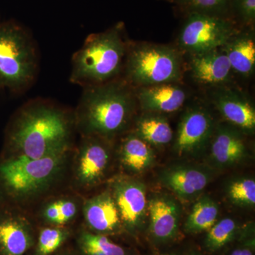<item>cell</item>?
Instances as JSON below:
<instances>
[{
    "label": "cell",
    "mask_w": 255,
    "mask_h": 255,
    "mask_svg": "<svg viewBox=\"0 0 255 255\" xmlns=\"http://www.w3.org/2000/svg\"><path fill=\"white\" fill-rule=\"evenodd\" d=\"M206 232L204 248L211 253L221 251L241 234L238 223L231 218L221 219Z\"/></svg>",
    "instance_id": "obj_24"
},
{
    "label": "cell",
    "mask_w": 255,
    "mask_h": 255,
    "mask_svg": "<svg viewBox=\"0 0 255 255\" xmlns=\"http://www.w3.org/2000/svg\"><path fill=\"white\" fill-rule=\"evenodd\" d=\"M82 209L85 223L91 232L108 236L117 234L124 229L110 191L87 199Z\"/></svg>",
    "instance_id": "obj_13"
},
{
    "label": "cell",
    "mask_w": 255,
    "mask_h": 255,
    "mask_svg": "<svg viewBox=\"0 0 255 255\" xmlns=\"http://www.w3.org/2000/svg\"><path fill=\"white\" fill-rule=\"evenodd\" d=\"M232 0H180L177 4L189 13L199 12L226 17Z\"/></svg>",
    "instance_id": "obj_27"
},
{
    "label": "cell",
    "mask_w": 255,
    "mask_h": 255,
    "mask_svg": "<svg viewBox=\"0 0 255 255\" xmlns=\"http://www.w3.org/2000/svg\"><path fill=\"white\" fill-rule=\"evenodd\" d=\"M77 244L81 255H130L126 248L114 243L108 236L91 231L79 233Z\"/></svg>",
    "instance_id": "obj_23"
},
{
    "label": "cell",
    "mask_w": 255,
    "mask_h": 255,
    "mask_svg": "<svg viewBox=\"0 0 255 255\" xmlns=\"http://www.w3.org/2000/svg\"><path fill=\"white\" fill-rule=\"evenodd\" d=\"M231 9L245 24L252 26L255 23V0H232Z\"/></svg>",
    "instance_id": "obj_29"
},
{
    "label": "cell",
    "mask_w": 255,
    "mask_h": 255,
    "mask_svg": "<svg viewBox=\"0 0 255 255\" xmlns=\"http://www.w3.org/2000/svg\"><path fill=\"white\" fill-rule=\"evenodd\" d=\"M219 213L217 204L209 196H203L193 206L184 224V231L188 234L209 231L217 222Z\"/></svg>",
    "instance_id": "obj_22"
},
{
    "label": "cell",
    "mask_w": 255,
    "mask_h": 255,
    "mask_svg": "<svg viewBox=\"0 0 255 255\" xmlns=\"http://www.w3.org/2000/svg\"><path fill=\"white\" fill-rule=\"evenodd\" d=\"M214 120L207 111L194 107L186 112L178 127L174 150L180 156L195 155L209 142Z\"/></svg>",
    "instance_id": "obj_10"
},
{
    "label": "cell",
    "mask_w": 255,
    "mask_h": 255,
    "mask_svg": "<svg viewBox=\"0 0 255 255\" xmlns=\"http://www.w3.org/2000/svg\"><path fill=\"white\" fill-rule=\"evenodd\" d=\"M70 232L65 227L49 226L38 233L33 255H53L68 239Z\"/></svg>",
    "instance_id": "obj_26"
},
{
    "label": "cell",
    "mask_w": 255,
    "mask_h": 255,
    "mask_svg": "<svg viewBox=\"0 0 255 255\" xmlns=\"http://www.w3.org/2000/svg\"><path fill=\"white\" fill-rule=\"evenodd\" d=\"M36 45L30 34L13 23H0V90L21 92L38 72Z\"/></svg>",
    "instance_id": "obj_5"
},
{
    "label": "cell",
    "mask_w": 255,
    "mask_h": 255,
    "mask_svg": "<svg viewBox=\"0 0 255 255\" xmlns=\"http://www.w3.org/2000/svg\"><path fill=\"white\" fill-rule=\"evenodd\" d=\"M34 245L33 230L22 215L0 206V255H24Z\"/></svg>",
    "instance_id": "obj_11"
},
{
    "label": "cell",
    "mask_w": 255,
    "mask_h": 255,
    "mask_svg": "<svg viewBox=\"0 0 255 255\" xmlns=\"http://www.w3.org/2000/svg\"><path fill=\"white\" fill-rule=\"evenodd\" d=\"M4 196L3 195L1 189H0V206H2L4 204Z\"/></svg>",
    "instance_id": "obj_31"
},
{
    "label": "cell",
    "mask_w": 255,
    "mask_h": 255,
    "mask_svg": "<svg viewBox=\"0 0 255 255\" xmlns=\"http://www.w3.org/2000/svg\"><path fill=\"white\" fill-rule=\"evenodd\" d=\"M150 216L148 233L156 246L167 244L176 239L180 223V208L172 198L156 196L147 202Z\"/></svg>",
    "instance_id": "obj_12"
},
{
    "label": "cell",
    "mask_w": 255,
    "mask_h": 255,
    "mask_svg": "<svg viewBox=\"0 0 255 255\" xmlns=\"http://www.w3.org/2000/svg\"><path fill=\"white\" fill-rule=\"evenodd\" d=\"M122 26L90 35L73 55L70 81L82 87L95 86L116 80L122 73L128 48Z\"/></svg>",
    "instance_id": "obj_3"
},
{
    "label": "cell",
    "mask_w": 255,
    "mask_h": 255,
    "mask_svg": "<svg viewBox=\"0 0 255 255\" xmlns=\"http://www.w3.org/2000/svg\"><path fill=\"white\" fill-rule=\"evenodd\" d=\"M227 56L233 71L251 76L255 68V40L253 31H238L221 48Z\"/></svg>",
    "instance_id": "obj_18"
},
{
    "label": "cell",
    "mask_w": 255,
    "mask_h": 255,
    "mask_svg": "<svg viewBox=\"0 0 255 255\" xmlns=\"http://www.w3.org/2000/svg\"><path fill=\"white\" fill-rule=\"evenodd\" d=\"M124 69L128 83L142 87L173 83L182 74L179 53L162 45H137L129 48Z\"/></svg>",
    "instance_id": "obj_6"
},
{
    "label": "cell",
    "mask_w": 255,
    "mask_h": 255,
    "mask_svg": "<svg viewBox=\"0 0 255 255\" xmlns=\"http://www.w3.org/2000/svg\"><path fill=\"white\" fill-rule=\"evenodd\" d=\"M110 192L118 209L124 229L135 236L143 228L147 216L145 186L137 179L121 177L114 179Z\"/></svg>",
    "instance_id": "obj_9"
},
{
    "label": "cell",
    "mask_w": 255,
    "mask_h": 255,
    "mask_svg": "<svg viewBox=\"0 0 255 255\" xmlns=\"http://www.w3.org/2000/svg\"><path fill=\"white\" fill-rule=\"evenodd\" d=\"M136 97L142 110L155 113H172L182 107L187 95L182 87L164 83L141 87Z\"/></svg>",
    "instance_id": "obj_16"
},
{
    "label": "cell",
    "mask_w": 255,
    "mask_h": 255,
    "mask_svg": "<svg viewBox=\"0 0 255 255\" xmlns=\"http://www.w3.org/2000/svg\"><path fill=\"white\" fill-rule=\"evenodd\" d=\"M134 133L149 145L156 146L167 145L173 138L169 122L159 115L144 116L139 118Z\"/></svg>",
    "instance_id": "obj_21"
},
{
    "label": "cell",
    "mask_w": 255,
    "mask_h": 255,
    "mask_svg": "<svg viewBox=\"0 0 255 255\" xmlns=\"http://www.w3.org/2000/svg\"><path fill=\"white\" fill-rule=\"evenodd\" d=\"M78 210V204L75 201L63 198L45 204L41 216L49 226L65 227L76 217Z\"/></svg>",
    "instance_id": "obj_25"
},
{
    "label": "cell",
    "mask_w": 255,
    "mask_h": 255,
    "mask_svg": "<svg viewBox=\"0 0 255 255\" xmlns=\"http://www.w3.org/2000/svg\"><path fill=\"white\" fill-rule=\"evenodd\" d=\"M119 157L124 168L133 173H140L152 165L155 155L148 143L135 133H130L121 142Z\"/></svg>",
    "instance_id": "obj_20"
},
{
    "label": "cell",
    "mask_w": 255,
    "mask_h": 255,
    "mask_svg": "<svg viewBox=\"0 0 255 255\" xmlns=\"http://www.w3.org/2000/svg\"><path fill=\"white\" fill-rule=\"evenodd\" d=\"M69 152L37 159L3 157L0 161V189L4 198L23 201L47 191L61 175Z\"/></svg>",
    "instance_id": "obj_4"
},
{
    "label": "cell",
    "mask_w": 255,
    "mask_h": 255,
    "mask_svg": "<svg viewBox=\"0 0 255 255\" xmlns=\"http://www.w3.org/2000/svg\"><path fill=\"white\" fill-rule=\"evenodd\" d=\"M187 255H202L200 253H199V252L195 251H192L189 252V253H188Z\"/></svg>",
    "instance_id": "obj_32"
},
{
    "label": "cell",
    "mask_w": 255,
    "mask_h": 255,
    "mask_svg": "<svg viewBox=\"0 0 255 255\" xmlns=\"http://www.w3.org/2000/svg\"><path fill=\"white\" fill-rule=\"evenodd\" d=\"M191 55V73L196 81L219 85L231 80L232 68L221 48Z\"/></svg>",
    "instance_id": "obj_15"
},
{
    "label": "cell",
    "mask_w": 255,
    "mask_h": 255,
    "mask_svg": "<svg viewBox=\"0 0 255 255\" xmlns=\"http://www.w3.org/2000/svg\"><path fill=\"white\" fill-rule=\"evenodd\" d=\"M107 139L93 135L82 136L74 157V182L87 189L102 182L110 168L112 153Z\"/></svg>",
    "instance_id": "obj_8"
},
{
    "label": "cell",
    "mask_w": 255,
    "mask_h": 255,
    "mask_svg": "<svg viewBox=\"0 0 255 255\" xmlns=\"http://www.w3.org/2000/svg\"><path fill=\"white\" fill-rule=\"evenodd\" d=\"M228 196L234 204L253 206L255 204V181L245 178L231 183L228 187Z\"/></svg>",
    "instance_id": "obj_28"
},
{
    "label": "cell",
    "mask_w": 255,
    "mask_h": 255,
    "mask_svg": "<svg viewBox=\"0 0 255 255\" xmlns=\"http://www.w3.org/2000/svg\"><path fill=\"white\" fill-rule=\"evenodd\" d=\"M239 244L231 251L229 255H255V238L253 233L245 231L239 235Z\"/></svg>",
    "instance_id": "obj_30"
},
{
    "label": "cell",
    "mask_w": 255,
    "mask_h": 255,
    "mask_svg": "<svg viewBox=\"0 0 255 255\" xmlns=\"http://www.w3.org/2000/svg\"><path fill=\"white\" fill-rule=\"evenodd\" d=\"M211 181V174L194 166H175L162 172L160 182L184 201L200 195Z\"/></svg>",
    "instance_id": "obj_14"
},
{
    "label": "cell",
    "mask_w": 255,
    "mask_h": 255,
    "mask_svg": "<svg viewBox=\"0 0 255 255\" xmlns=\"http://www.w3.org/2000/svg\"><path fill=\"white\" fill-rule=\"evenodd\" d=\"M74 129L73 114L51 102L31 101L8 127L4 157L37 159L70 151Z\"/></svg>",
    "instance_id": "obj_1"
},
{
    "label": "cell",
    "mask_w": 255,
    "mask_h": 255,
    "mask_svg": "<svg viewBox=\"0 0 255 255\" xmlns=\"http://www.w3.org/2000/svg\"><path fill=\"white\" fill-rule=\"evenodd\" d=\"M171 1H174V2L177 3L178 1H180V0H171Z\"/></svg>",
    "instance_id": "obj_35"
},
{
    "label": "cell",
    "mask_w": 255,
    "mask_h": 255,
    "mask_svg": "<svg viewBox=\"0 0 255 255\" xmlns=\"http://www.w3.org/2000/svg\"><path fill=\"white\" fill-rule=\"evenodd\" d=\"M60 255H75L71 254V253H64V254Z\"/></svg>",
    "instance_id": "obj_34"
},
{
    "label": "cell",
    "mask_w": 255,
    "mask_h": 255,
    "mask_svg": "<svg viewBox=\"0 0 255 255\" xmlns=\"http://www.w3.org/2000/svg\"><path fill=\"white\" fill-rule=\"evenodd\" d=\"M161 255H179L176 252H169V253H164V254H162Z\"/></svg>",
    "instance_id": "obj_33"
},
{
    "label": "cell",
    "mask_w": 255,
    "mask_h": 255,
    "mask_svg": "<svg viewBox=\"0 0 255 255\" xmlns=\"http://www.w3.org/2000/svg\"><path fill=\"white\" fill-rule=\"evenodd\" d=\"M214 103L223 117L242 130L254 131V107L244 97L231 90H219L215 92Z\"/></svg>",
    "instance_id": "obj_17"
},
{
    "label": "cell",
    "mask_w": 255,
    "mask_h": 255,
    "mask_svg": "<svg viewBox=\"0 0 255 255\" xmlns=\"http://www.w3.org/2000/svg\"><path fill=\"white\" fill-rule=\"evenodd\" d=\"M213 160L219 167H228L238 163L246 155V146L241 134L235 129H217L211 147Z\"/></svg>",
    "instance_id": "obj_19"
},
{
    "label": "cell",
    "mask_w": 255,
    "mask_h": 255,
    "mask_svg": "<svg viewBox=\"0 0 255 255\" xmlns=\"http://www.w3.org/2000/svg\"><path fill=\"white\" fill-rule=\"evenodd\" d=\"M135 100L127 81L121 80L84 87L73 113L75 128L81 136L112 138L127 128Z\"/></svg>",
    "instance_id": "obj_2"
},
{
    "label": "cell",
    "mask_w": 255,
    "mask_h": 255,
    "mask_svg": "<svg viewBox=\"0 0 255 255\" xmlns=\"http://www.w3.org/2000/svg\"><path fill=\"white\" fill-rule=\"evenodd\" d=\"M227 17L191 12L179 34V46L191 55L222 48L238 32Z\"/></svg>",
    "instance_id": "obj_7"
}]
</instances>
